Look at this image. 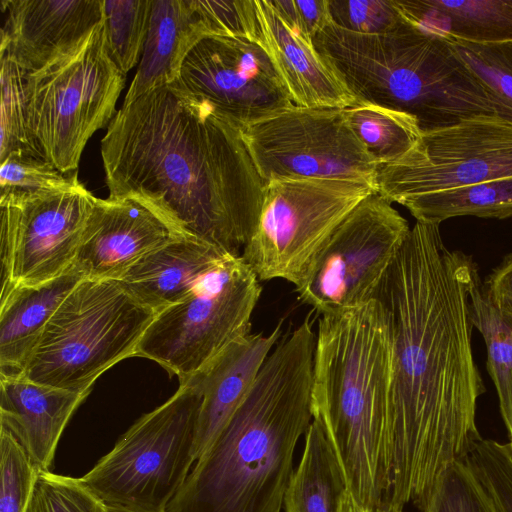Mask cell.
Masks as SVG:
<instances>
[{
  "label": "cell",
  "instance_id": "cell-19",
  "mask_svg": "<svg viewBox=\"0 0 512 512\" xmlns=\"http://www.w3.org/2000/svg\"><path fill=\"white\" fill-rule=\"evenodd\" d=\"M282 326L280 321L267 335L249 333L235 340L192 377L201 395L194 440L196 462L247 397L262 365L281 338Z\"/></svg>",
  "mask_w": 512,
  "mask_h": 512
},
{
  "label": "cell",
  "instance_id": "cell-11",
  "mask_svg": "<svg viewBox=\"0 0 512 512\" xmlns=\"http://www.w3.org/2000/svg\"><path fill=\"white\" fill-rule=\"evenodd\" d=\"M264 180L349 179L376 189L379 164L351 128L345 108L291 104L241 128Z\"/></svg>",
  "mask_w": 512,
  "mask_h": 512
},
{
  "label": "cell",
  "instance_id": "cell-2",
  "mask_svg": "<svg viewBox=\"0 0 512 512\" xmlns=\"http://www.w3.org/2000/svg\"><path fill=\"white\" fill-rule=\"evenodd\" d=\"M111 197L134 199L183 234L241 255L265 182L241 129L179 80L122 104L101 140Z\"/></svg>",
  "mask_w": 512,
  "mask_h": 512
},
{
  "label": "cell",
  "instance_id": "cell-22",
  "mask_svg": "<svg viewBox=\"0 0 512 512\" xmlns=\"http://www.w3.org/2000/svg\"><path fill=\"white\" fill-rule=\"evenodd\" d=\"M205 37L194 0H151L142 57L123 104L177 81L187 55Z\"/></svg>",
  "mask_w": 512,
  "mask_h": 512
},
{
  "label": "cell",
  "instance_id": "cell-7",
  "mask_svg": "<svg viewBox=\"0 0 512 512\" xmlns=\"http://www.w3.org/2000/svg\"><path fill=\"white\" fill-rule=\"evenodd\" d=\"M103 21L77 46L27 74L28 129L36 152L62 173L77 171L93 134L114 118L125 85Z\"/></svg>",
  "mask_w": 512,
  "mask_h": 512
},
{
  "label": "cell",
  "instance_id": "cell-17",
  "mask_svg": "<svg viewBox=\"0 0 512 512\" xmlns=\"http://www.w3.org/2000/svg\"><path fill=\"white\" fill-rule=\"evenodd\" d=\"M0 56L28 73L77 46L103 21V0H1Z\"/></svg>",
  "mask_w": 512,
  "mask_h": 512
},
{
  "label": "cell",
  "instance_id": "cell-32",
  "mask_svg": "<svg viewBox=\"0 0 512 512\" xmlns=\"http://www.w3.org/2000/svg\"><path fill=\"white\" fill-rule=\"evenodd\" d=\"M77 171L65 174L39 155L18 150L7 155L0 165L1 194L41 192L78 187Z\"/></svg>",
  "mask_w": 512,
  "mask_h": 512
},
{
  "label": "cell",
  "instance_id": "cell-16",
  "mask_svg": "<svg viewBox=\"0 0 512 512\" xmlns=\"http://www.w3.org/2000/svg\"><path fill=\"white\" fill-rule=\"evenodd\" d=\"M188 236L128 197H95L74 266L88 279H119L157 248Z\"/></svg>",
  "mask_w": 512,
  "mask_h": 512
},
{
  "label": "cell",
  "instance_id": "cell-4",
  "mask_svg": "<svg viewBox=\"0 0 512 512\" xmlns=\"http://www.w3.org/2000/svg\"><path fill=\"white\" fill-rule=\"evenodd\" d=\"M311 409L333 447L346 488L372 509L383 505L389 491L391 339L376 298L321 315Z\"/></svg>",
  "mask_w": 512,
  "mask_h": 512
},
{
  "label": "cell",
  "instance_id": "cell-8",
  "mask_svg": "<svg viewBox=\"0 0 512 512\" xmlns=\"http://www.w3.org/2000/svg\"><path fill=\"white\" fill-rule=\"evenodd\" d=\"M201 402L190 378L163 404L140 416L81 477L106 505L166 512L194 464Z\"/></svg>",
  "mask_w": 512,
  "mask_h": 512
},
{
  "label": "cell",
  "instance_id": "cell-29",
  "mask_svg": "<svg viewBox=\"0 0 512 512\" xmlns=\"http://www.w3.org/2000/svg\"><path fill=\"white\" fill-rule=\"evenodd\" d=\"M151 0H103L109 54L126 74L139 64L147 36Z\"/></svg>",
  "mask_w": 512,
  "mask_h": 512
},
{
  "label": "cell",
  "instance_id": "cell-1",
  "mask_svg": "<svg viewBox=\"0 0 512 512\" xmlns=\"http://www.w3.org/2000/svg\"><path fill=\"white\" fill-rule=\"evenodd\" d=\"M472 258L448 249L440 225L416 221L378 285L391 339L389 491L384 505L424 511L439 478L482 437L485 387L474 362Z\"/></svg>",
  "mask_w": 512,
  "mask_h": 512
},
{
  "label": "cell",
  "instance_id": "cell-27",
  "mask_svg": "<svg viewBox=\"0 0 512 512\" xmlns=\"http://www.w3.org/2000/svg\"><path fill=\"white\" fill-rule=\"evenodd\" d=\"M470 320L483 336L487 369L495 385L502 418L512 436V316L501 311L481 282L470 299Z\"/></svg>",
  "mask_w": 512,
  "mask_h": 512
},
{
  "label": "cell",
  "instance_id": "cell-23",
  "mask_svg": "<svg viewBox=\"0 0 512 512\" xmlns=\"http://www.w3.org/2000/svg\"><path fill=\"white\" fill-rule=\"evenodd\" d=\"M84 278L73 266L65 274L34 286H17L0 297V376L22 375L46 324Z\"/></svg>",
  "mask_w": 512,
  "mask_h": 512
},
{
  "label": "cell",
  "instance_id": "cell-12",
  "mask_svg": "<svg viewBox=\"0 0 512 512\" xmlns=\"http://www.w3.org/2000/svg\"><path fill=\"white\" fill-rule=\"evenodd\" d=\"M410 229L392 203L373 192L329 236L295 288L299 298L320 315L372 299Z\"/></svg>",
  "mask_w": 512,
  "mask_h": 512
},
{
  "label": "cell",
  "instance_id": "cell-10",
  "mask_svg": "<svg viewBox=\"0 0 512 512\" xmlns=\"http://www.w3.org/2000/svg\"><path fill=\"white\" fill-rule=\"evenodd\" d=\"M375 191L349 179L266 182L258 223L241 257L260 281L282 279L297 288L335 228Z\"/></svg>",
  "mask_w": 512,
  "mask_h": 512
},
{
  "label": "cell",
  "instance_id": "cell-9",
  "mask_svg": "<svg viewBox=\"0 0 512 512\" xmlns=\"http://www.w3.org/2000/svg\"><path fill=\"white\" fill-rule=\"evenodd\" d=\"M260 280L241 255H228L180 301L158 312L135 356L155 361L179 384L248 335Z\"/></svg>",
  "mask_w": 512,
  "mask_h": 512
},
{
  "label": "cell",
  "instance_id": "cell-6",
  "mask_svg": "<svg viewBox=\"0 0 512 512\" xmlns=\"http://www.w3.org/2000/svg\"><path fill=\"white\" fill-rule=\"evenodd\" d=\"M155 315L119 280L83 278L46 324L22 375L39 384L90 392L101 374L135 356Z\"/></svg>",
  "mask_w": 512,
  "mask_h": 512
},
{
  "label": "cell",
  "instance_id": "cell-26",
  "mask_svg": "<svg viewBox=\"0 0 512 512\" xmlns=\"http://www.w3.org/2000/svg\"><path fill=\"white\" fill-rule=\"evenodd\" d=\"M416 221L440 225L459 216L512 217V177L459 186L401 200Z\"/></svg>",
  "mask_w": 512,
  "mask_h": 512
},
{
  "label": "cell",
  "instance_id": "cell-13",
  "mask_svg": "<svg viewBox=\"0 0 512 512\" xmlns=\"http://www.w3.org/2000/svg\"><path fill=\"white\" fill-rule=\"evenodd\" d=\"M512 177V121L475 116L425 131L398 160L381 165L376 191L391 203Z\"/></svg>",
  "mask_w": 512,
  "mask_h": 512
},
{
  "label": "cell",
  "instance_id": "cell-3",
  "mask_svg": "<svg viewBox=\"0 0 512 512\" xmlns=\"http://www.w3.org/2000/svg\"><path fill=\"white\" fill-rule=\"evenodd\" d=\"M315 341L309 319L279 340L167 512H282L296 446L313 420Z\"/></svg>",
  "mask_w": 512,
  "mask_h": 512
},
{
  "label": "cell",
  "instance_id": "cell-40",
  "mask_svg": "<svg viewBox=\"0 0 512 512\" xmlns=\"http://www.w3.org/2000/svg\"><path fill=\"white\" fill-rule=\"evenodd\" d=\"M484 286L493 303L512 316V254L493 271Z\"/></svg>",
  "mask_w": 512,
  "mask_h": 512
},
{
  "label": "cell",
  "instance_id": "cell-34",
  "mask_svg": "<svg viewBox=\"0 0 512 512\" xmlns=\"http://www.w3.org/2000/svg\"><path fill=\"white\" fill-rule=\"evenodd\" d=\"M39 472L17 439L0 426V512H26Z\"/></svg>",
  "mask_w": 512,
  "mask_h": 512
},
{
  "label": "cell",
  "instance_id": "cell-31",
  "mask_svg": "<svg viewBox=\"0 0 512 512\" xmlns=\"http://www.w3.org/2000/svg\"><path fill=\"white\" fill-rule=\"evenodd\" d=\"M447 40L462 63L512 117V41Z\"/></svg>",
  "mask_w": 512,
  "mask_h": 512
},
{
  "label": "cell",
  "instance_id": "cell-5",
  "mask_svg": "<svg viewBox=\"0 0 512 512\" xmlns=\"http://www.w3.org/2000/svg\"><path fill=\"white\" fill-rule=\"evenodd\" d=\"M320 52L356 102L408 113L422 132L480 115L512 121L446 38L405 19L381 34L332 26L322 38Z\"/></svg>",
  "mask_w": 512,
  "mask_h": 512
},
{
  "label": "cell",
  "instance_id": "cell-33",
  "mask_svg": "<svg viewBox=\"0 0 512 512\" xmlns=\"http://www.w3.org/2000/svg\"><path fill=\"white\" fill-rule=\"evenodd\" d=\"M463 462L478 480L496 512H512V451L509 444L481 438Z\"/></svg>",
  "mask_w": 512,
  "mask_h": 512
},
{
  "label": "cell",
  "instance_id": "cell-15",
  "mask_svg": "<svg viewBox=\"0 0 512 512\" xmlns=\"http://www.w3.org/2000/svg\"><path fill=\"white\" fill-rule=\"evenodd\" d=\"M178 80L240 129L293 104L265 48L245 38H203L184 60Z\"/></svg>",
  "mask_w": 512,
  "mask_h": 512
},
{
  "label": "cell",
  "instance_id": "cell-35",
  "mask_svg": "<svg viewBox=\"0 0 512 512\" xmlns=\"http://www.w3.org/2000/svg\"><path fill=\"white\" fill-rule=\"evenodd\" d=\"M105 506L81 478L40 471L26 512H105Z\"/></svg>",
  "mask_w": 512,
  "mask_h": 512
},
{
  "label": "cell",
  "instance_id": "cell-43",
  "mask_svg": "<svg viewBox=\"0 0 512 512\" xmlns=\"http://www.w3.org/2000/svg\"><path fill=\"white\" fill-rule=\"evenodd\" d=\"M105 512H139V511H133V510H130L127 508L119 507V506L106 505Z\"/></svg>",
  "mask_w": 512,
  "mask_h": 512
},
{
  "label": "cell",
  "instance_id": "cell-14",
  "mask_svg": "<svg viewBox=\"0 0 512 512\" xmlns=\"http://www.w3.org/2000/svg\"><path fill=\"white\" fill-rule=\"evenodd\" d=\"M94 200L83 184L0 195L1 294L49 282L74 266Z\"/></svg>",
  "mask_w": 512,
  "mask_h": 512
},
{
  "label": "cell",
  "instance_id": "cell-44",
  "mask_svg": "<svg viewBox=\"0 0 512 512\" xmlns=\"http://www.w3.org/2000/svg\"><path fill=\"white\" fill-rule=\"evenodd\" d=\"M508 444H509L510 449H511V451H512V436L510 437V442H509Z\"/></svg>",
  "mask_w": 512,
  "mask_h": 512
},
{
  "label": "cell",
  "instance_id": "cell-37",
  "mask_svg": "<svg viewBox=\"0 0 512 512\" xmlns=\"http://www.w3.org/2000/svg\"><path fill=\"white\" fill-rule=\"evenodd\" d=\"M331 23L359 34H381L402 20L394 0H329Z\"/></svg>",
  "mask_w": 512,
  "mask_h": 512
},
{
  "label": "cell",
  "instance_id": "cell-36",
  "mask_svg": "<svg viewBox=\"0 0 512 512\" xmlns=\"http://www.w3.org/2000/svg\"><path fill=\"white\" fill-rule=\"evenodd\" d=\"M496 512L494 506L463 461L450 465L439 478L424 511Z\"/></svg>",
  "mask_w": 512,
  "mask_h": 512
},
{
  "label": "cell",
  "instance_id": "cell-30",
  "mask_svg": "<svg viewBox=\"0 0 512 512\" xmlns=\"http://www.w3.org/2000/svg\"><path fill=\"white\" fill-rule=\"evenodd\" d=\"M0 63V160L18 150L39 155L32 144L28 129L26 93L28 72L3 55L0 56Z\"/></svg>",
  "mask_w": 512,
  "mask_h": 512
},
{
  "label": "cell",
  "instance_id": "cell-24",
  "mask_svg": "<svg viewBox=\"0 0 512 512\" xmlns=\"http://www.w3.org/2000/svg\"><path fill=\"white\" fill-rule=\"evenodd\" d=\"M403 19L418 28L472 43L512 41V0H394Z\"/></svg>",
  "mask_w": 512,
  "mask_h": 512
},
{
  "label": "cell",
  "instance_id": "cell-18",
  "mask_svg": "<svg viewBox=\"0 0 512 512\" xmlns=\"http://www.w3.org/2000/svg\"><path fill=\"white\" fill-rule=\"evenodd\" d=\"M255 5L259 43L267 51L294 105L347 108L356 103L310 36L285 18L271 0H255Z\"/></svg>",
  "mask_w": 512,
  "mask_h": 512
},
{
  "label": "cell",
  "instance_id": "cell-39",
  "mask_svg": "<svg viewBox=\"0 0 512 512\" xmlns=\"http://www.w3.org/2000/svg\"><path fill=\"white\" fill-rule=\"evenodd\" d=\"M276 9L301 31L314 36L330 22L329 0H271Z\"/></svg>",
  "mask_w": 512,
  "mask_h": 512
},
{
  "label": "cell",
  "instance_id": "cell-20",
  "mask_svg": "<svg viewBox=\"0 0 512 512\" xmlns=\"http://www.w3.org/2000/svg\"><path fill=\"white\" fill-rule=\"evenodd\" d=\"M0 426L24 448L39 471H51L60 438L90 392L33 382L23 375L0 376Z\"/></svg>",
  "mask_w": 512,
  "mask_h": 512
},
{
  "label": "cell",
  "instance_id": "cell-41",
  "mask_svg": "<svg viewBox=\"0 0 512 512\" xmlns=\"http://www.w3.org/2000/svg\"><path fill=\"white\" fill-rule=\"evenodd\" d=\"M337 512H373V509L359 502L346 488L339 499Z\"/></svg>",
  "mask_w": 512,
  "mask_h": 512
},
{
  "label": "cell",
  "instance_id": "cell-38",
  "mask_svg": "<svg viewBox=\"0 0 512 512\" xmlns=\"http://www.w3.org/2000/svg\"><path fill=\"white\" fill-rule=\"evenodd\" d=\"M209 36L239 37L259 42L255 0H194Z\"/></svg>",
  "mask_w": 512,
  "mask_h": 512
},
{
  "label": "cell",
  "instance_id": "cell-28",
  "mask_svg": "<svg viewBox=\"0 0 512 512\" xmlns=\"http://www.w3.org/2000/svg\"><path fill=\"white\" fill-rule=\"evenodd\" d=\"M345 113L351 128L379 167L405 155L422 133L414 116L395 109L356 102L345 108Z\"/></svg>",
  "mask_w": 512,
  "mask_h": 512
},
{
  "label": "cell",
  "instance_id": "cell-42",
  "mask_svg": "<svg viewBox=\"0 0 512 512\" xmlns=\"http://www.w3.org/2000/svg\"><path fill=\"white\" fill-rule=\"evenodd\" d=\"M373 512H404V510L383 504L379 507L373 508Z\"/></svg>",
  "mask_w": 512,
  "mask_h": 512
},
{
  "label": "cell",
  "instance_id": "cell-21",
  "mask_svg": "<svg viewBox=\"0 0 512 512\" xmlns=\"http://www.w3.org/2000/svg\"><path fill=\"white\" fill-rule=\"evenodd\" d=\"M228 255L200 238L183 236L142 257L118 280L157 314L184 298Z\"/></svg>",
  "mask_w": 512,
  "mask_h": 512
},
{
  "label": "cell",
  "instance_id": "cell-25",
  "mask_svg": "<svg viewBox=\"0 0 512 512\" xmlns=\"http://www.w3.org/2000/svg\"><path fill=\"white\" fill-rule=\"evenodd\" d=\"M346 489L341 467L322 424L313 419L304 434L299 463L287 487L284 512H337Z\"/></svg>",
  "mask_w": 512,
  "mask_h": 512
}]
</instances>
